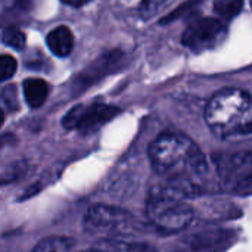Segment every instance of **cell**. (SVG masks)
Instances as JSON below:
<instances>
[{
	"mask_svg": "<svg viewBox=\"0 0 252 252\" xmlns=\"http://www.w3.org/2000/svg\"><path fill=\"white\" fill-rule=\"evenodd\" d=\"M154 170L165 180L192 196L201 190L208 164L198 145L182 133L165 131L149 146Z\"/></svg>",
	"mask_w": 252,
	"mask_h": 252,
	"instance_id": "obj_1",
	"label": "cell"
},
{
	"mask_svg": "<svg viewBox=\"0 0 252 252\" xmlns=\"http://www.w3.org/2000/svg\"><path fill=\"white\" fill-rule=\"evenodd\" d=\"M205 120L219 137L232 139L252 134V96L241 89L219 92L207 105Z\"/></svg>",
	"mask_w": 252,
	"mask_h": 252,
	"instance_id": "obj_2",
	"label": "cell"
},
{
	"mask_svg": "<svg viewBox=\"0 0 252 252\" xmlns=\"http://www.w3.org/2000/svg\"><path fill=\"white\" fill-rule=\"evenodd\" d=\"M188 198L185 192L170 183L152 189L146 204L149 221L157 229L168 233L186 229L193 219V210L188 204Z\"/></svg>",
	"mask_w": 252,
	"mask_h": 252,
	"instance_id": "obj_3",
	"label": "cell"
},
{
	"mask_svg": "<svg viewBox=\"0 0 252 252\" xmlns=\"http://www.w3.org/2000/svg\"><path fill=\"white\" fill-rule=\"evenodd\" d=\"M84 226L92 233L128 235L134 229V217L126 210L99 204L87 210Z\"/></svg>",
	"mask_w": 252,
	"mask_h": 252,
	"instance_id": "obj_4",
	"label": "cell"
},
{
	"mask_svg": "<svg viewBox=\"0 0 252 252\" xmlns=\"http://www.w3.org/2000/svg\"><path fill=\"white\" fill-rule=\"evenodd\" d=\"M219 176L229 190H247L252 186V151H242L219 159Z\"/></svg>",
	"mask_w": 252,
	"mask_h": 252,
	"instance_id": "obj_5",
	"label": "cell"
},
{
	"mask_svg": "<svg viewBox=\"0 0 252 252\" xmlns=\"http://www.w3.org/2000/svg\"><path fill=\"white\" fill-rule=\"evenodd\" d=\"M226 37V27L216 18H201L192 22L183 32L182 41L195 52L217 47Z\"/></svg>",
	"mask_w": 252,
	"mask_h": 252,
	"instance_id": "obj_6",
	"label": "cell"
},
{
	"mask_svg": "<svg viewBox=\"0 0 252 252\" xmlns=\"http://www.w3.org/2000/svg\"><path fill=\"white\" fill-rule=\"evenodd\" d=\"M118 114V108L112 105L93 103V105H78L72 108L63 117V127L78 128L81 131H90L106 121L112 120Z\"/></svg>",
	"mask_w": 252,
	"mask_h": 252,
	"instance_id": "obj_7",
	"label": "cell"
},
{
	"mask_svg": "<svg viewBox=\"0 0 252 252\" xmlns=\"http://www.w3.org/2000/svg\"><path fill=\"white\" fill-rule=\"evenodd\" d=\"M121 61V53L120 52H112V53H108L105 55L103 58H99L96 62L92 63L90 68L84 69V72H81V75L77 78L75 83H78L81 87H83V83H93L94 80H97L99 77L105 75L109 69H114L118 62Z\"/></svg>",
	"mask_w": 252,
	"mask_h": 252,
	"instance_id": "obj_8",
	"label": "cell"
},
{
	"mask_svg": "<svg viewBox=\"0 0 252 252\" xmlns=\"http://www.w3.org/2000/svg\"><path fill=\"white\" fill-rule=\"evenodd\" d=\"M47 46L56 56H66L74 47V35L68 27H58L47 34Z\"/></svg>",
	"mask_w": 252,
	"mask_h": 252,
	"instance_id": "obj_9",
	"label": "cell"
},
{
	"mask_svg": "<svg viewBox=\"0 0 252 252\" xmlns=\"http://www.w3.org/2000/svg\"><path fill=\"white\" fill-rule=\"evenodd\" d=\"M49 94L47 83L41 78H28L24 83V96L31 108H40Z\"/></svg>",
	"mask_w": 252,
	"mask_h": 252,
	"instance_id": "obj_10",
	"label": "cell"
},
{
	"mask_svg": "<svg viewBox=\"0 0 252 252\" xmlns=\"http://www.w3.org/2000/svg\"><path fill=\"white\" fill-rule=\"evenodd\" d=\"M96 250H99L100 252H157L154 248L145 244H131V242H123L115 239L102 241Z\"/></svg>",
	"mask_w": 252,
	"mask_h": 252,
	"instance_id": "obj_11",
	"label": "cell"
},
{
	"mask_svg": "<svg viewBox=\"0 0 252 252\" xmlns=\"http://www.w3.org/2000/svg\"><path fill=\"white\" fill-rule=\"evenodd\" d=\"M74 241L65 236H50L40 241L32 252H71Z\"/></svg>",
	"mask_w": 252,
	"mask_h": 252,
	"instance_id": "obj_12",
	"label": "cell"
},
{
	"mask_svg": "<svg viewBox=\"0 0 252 252\" xmlns=\"http://www.w3.org/2000/svg\"><path fill=\"white\" fill-rule=\"evenodd\" d=\"M244 7V0H216L214 9L224 19H233L241 13Z\"/></svg>",
	"mask_w": 252,
	"mask_h": 252,
	"instance_id": "obj_13",
	"label": "cell"
},
{
	"mask_svg": "<svg viewBox=\"0 0 252 252\" xmlns=\"http://www.w3.org/2000/svg\"><path fill=\"white\" fill-rule=\"evenodd\" d=\"M1 40H3L4 44H7V46H10V47H15V49H18V50L22 49V47H25V43H27L25 34H24L19 28L12 27V25L6 27V28L3 30Z\"/></svg>",
	"mask_w": 252,
	"mask_h": 252,
	"instance_id": "obj_14",
	"label": "cell"
},
{
	"mask_svg": "<svg viewBox=\"0 0 252 252\" xmlns=\"http://www.w3.org/2000/svg\"><path fill=\"white\" fill-rule=\"evenodd\" d=\"M174 0H145L140 6V16L143 19H149L157 15L162 7L168 6Z\"/></svg>",
	"mask_w": 252,
	"mask_h": 252,
	"instance_id": "obj_15",
	"label": "cell"
},
{
	"mask_svg": "<svg viewBox=\"0 0 252 252\" xmlns=\"http://www.w3.org/2000/svg\"><path fill=\"white\" fill-rule=\"evenodd\" d=\"M0 71H1V81L12 78L16 71V61L10 55H1L0 59Z\"/></svg>",
	"mask_w": 252,
	"mask_h": 252,
	"instance_id": "obj_16",
	"label": "cell"
},
{
	"mask_svg": "<svg viewBox=\"0 0 252 252\" xmlns=\"http://www.w3.org/2000/svg\"><path fill=\"white\" fill-rule=\"evenodd\" d=\"M3 103L9 108H15L18 106V99H16V89L13 86H7L3 89Z\"/></svg>",
	"mask_w": 252,
	"mask_h": 252,
	"instance_id": "obj_17",
	"label": "cell"
},
{
	"mask_svg": "<svg viewBox=\"0 0 252 252\" xmlns=\"http://www.w3.org/2000/svg\"><path fill=\"white\" fill-rule=\"evenodd\" d=\"M65 4H69V6H75V7H78V6H83V4H87L90 0H62Z\"/></svg>",
	"mask_w": 252,
	"mask_h": 252,
	"instance_id": "obj_18",
	"label": "cell"
},
{
	"mask_svg": "<svg viewBox=\"0 0 252 252\" xmlns=\"http://www.w3.org/2000/svg\"><path fill=\"white\" fill-rule=\"evenodd\" d=\"M86 252H100L99 250H93V251H86Z\"/></svg>",
	"mask_w": 252,
	"mask_h": 252,
	"instance_id": "obj_19",
	"label": "cell"
}]
</instances>
